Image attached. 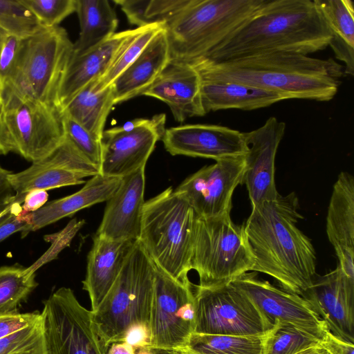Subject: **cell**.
<instances>
[{"instance_id":"277c9868","label":"cell","mask_w":354,"mask_h":354,"mask_svg":"<svg viewBox=\"0 0 354 354\" xmlns=\"http://www.w3.org/2000/svg\"><path fill=\"white\" fill-rule=\"evenodd\" d=\"M197 218L171 187L143 205L138 241L153 263L178 280H189Z\"/></svg>"},{"instance_id":"f5cc1de1","label":"cell","mask_w":354,"mask_h":354,"mask_svg":"<svg viewBox=\"0 0 354 354\" xmlns=\"http://www.w3.org/2000/svg\"><path fill=\"white\" fill-rule=\"evenodd\" d=\"M6 33L0 29V48L3 41L4 37L6 36Z\"/></svg>"},{"instance_id":"9c48e42d","label":"cell","mask_w":354,"mask_h":354,"mask_svg":"<svg viewBox=\"0 0 354 354\" xmlns=\"http://www.w3.org/2000/svg\"><path fill=\"white\" fill-rule=\"evenodd\" d=\"M194 333L261 337L274 327L232 283L211 287L194 285Z\"/></svg>"},{"instance_id":"7a4b0ae2","label":"cell","mask_w":354,"mask_h":354,"mask_svg":"<svg viewBox=\"0 0 354 354\" xmlns=\"http://www.w3.org/2000/svg\"><path fill=\"white\" fill-rule=\"evenodd\" d=\"M191 64L202 80L239 82L278 92L288 99L326 102L338 91L344 66L295 52H268L224 62L200 58Z\"/></svg>"},{"instance_id":"d6a6232c","label":"cell","mask_w":354,"mask_h":354,"mask_svg":"<svg viewBox=\"0 0 354 354\" xmlns=\"http://www.w3.org/2000/svg\"><path fill=\"white\" fill-rule=\"evenodd\" d=\"M30 267L15 266L0 267V316L17 312L38 286L35 274Z\"/></svg>"},{"instance_id":"bcb514c9","label":"cell","mask_w":354,"mask_h":354,"mask_svg":"<svg viewBox=\"0 0 354 354\" xmlns=\"http://www.w3.org/2000/svg\"><path fill=\"white\" fill-rule=\"evenodd\" d=\"M11 173L12 171L0 165V199L14 194V191L8 180V176Z\"/></svg>"},{"instance_id":"1f68e13d","label":"cell","mask_w":354,"mask_h":354,"mask_svg":"<svg viewBox=\"0 0 354 354\" xmlns=\"http://www.w3.org/2000/svg\"><path fill=\"white\" fill-rule=\"evenodd\" d=\"M266 338L193 333L187 346L199 354H265Z\"/></svg>"},{"instance_id":"ee69618b","label":"cell","mask_w":354,"mask_h":354,"mask_svg":"<svg viewBox=\"0 0 354 354\" xmlns=\"http://www.w3.org/2000/svg\"><path fill=\"white\" fill-rule=\"evenodd\" d=\"M321 344L332 354H354V344L345 342L329 331L326 334Z\"/></svg>"},{"instance_id":"c3c4849f","label":"cell","mask_w":354,"mask_h":354,"mask_svg":"<svg viewBox=\"0 0 354 354\" xmlns=\"http://www.w3.org/2000/svg\"><path fill=\"white\" fill-rule=\"evenodd\" d=\"M107 354H135V348L127 342H117L110 345Z\"/></svg>"},{"instance_id":"30bf717a","label":"cell","mask_w":354,"mask_h":354,"mask_svg":"<svg viewBox=\"0 0 354 354\" xmlns=\"http://www.w3.org/2000/svg\"><path fill=\"white\" fill-rule=\"evenodd\" d=\"M2 115L11 151L32 162L48 157L65 139L62 113L55 106L3 91Z\"/></svg>"},{"instance_id":"816d5d0a","label":"cell","mask_w":354,"mask_h":354,"mask_svg":"<svg viewBox=\"0 0 354 354\" xmlns=\"http://www.w3.org/2000/svg\"><path fill=\"white\" fill-rule=\"evenodd\" d=\"M3 93V87L2 84L0 82V105L1 106H2Z\"/></svg>"},{"instance_id":"ab89813d","label":"cell","mask_w":354,"mask_h":354,"mask_svg":"<svg viewBox=\"0 0 354 354\" xmlns=\"http://www.w3.org/2000/svg\"><path fill=\"white\" fill-rule=\"evenodd\" d=\"M23 39L6 35L0 48V82L3 85L12 76L21 51Z\"/></svg>"},{"instance_id":"3957f363","label":"cell","mask_w":354,"mask_h":354,"mask_svg":"<svg viewBox=\"0 0 354 354\" xmlns=\"http://www.w3.org/2000/svg\"><path fill=\"white\" fill-rule=\"evenodd\" d=\"M331 35L311 0H266L259 10L205 57L213 62L268 52L308 55L329 46Z\"/></svg>"},{"instance_id":"4dcf8cb0","label":"cell","mask_w":354,"mask_h":354,"mask_svg":"<svg viewBox=\"0 0 354 354\" xmlns=\"http://www.w3.org/2000/svg\"><path fill=\"white\" fill-rule=\"evenodd\" d=\"M191 0H114L130 24L138 27L153 24L166 25Z\"/></svg>"},{"instance_id":"7402d4cb","label":"cell","mask_w":354,"mask_h":354,"mask_svg":"<svg viewBox=\"0 0 354 354\" xmlns=\"http://www.w3.org/2000/svg\"><path fill=\"white\" fill-rule=\"evenodd\" d=\"M137 28L120 32L80 53H72L60 80L55 106L61 113L71 99L91 82L99 79L109 68L125 41Z\"/></svg>"},{"instance_id":"cb8c5ba5","label":"cell","mask_w":354,"mask_h":354,"mask_svg":"<svg viewBox=\"0 0 354 354\" xmlns=\"http://www.w3.org/2000/svg\"><path fill=\"white\" fill-rule=\"evenodd\" d=\"M134 243L94 236L93 245L87 257L86 277L82 281L83 289L89 296L92 312L98 308L111 288Z\"/></svg>"},{"instance_id":"f35d334b","label":"cell","mask_w":354,"mask_h":354,"mask_svg":"<svg viewBox=\"0 0 354 354\" xmlns=\"http://www.w3.org/2000/svg\"><path fill=\"white\" fill-rule=\"evenodd\" d=\"M43 27L59 24L76 11V0H21Z\"/></svg>"},{"instance_id":"836d02e7","label":"cell","mask_w":354,"mask_h":354,"mask_svg":"<svg viewBox=\"0 0 354 354\" xmlns=\"http://www.w3.org/2000/svg\"><path fill=\"white\" fill-rule=\"evenodd\" d=\"M164 28L163 24L138 27L136 32L120 48L107 71L95 81V89L100 91L111 86Z\"/></svg>"},{"instance_id":"7bdbcfd3","label":"cell","mask_w":354,"mask_h":354,"mask_svg":"<svg viewBox=\"0 0 354 354\" xmlns=\"http://www.w3.org/2000/svg\"><path fill=\"white\" fill-rule=\"evenodd\" d=\"M48 198V194L42 189H33L26 193L23 203L22 209L26 212H33L41 208Z\"/></svg>"},{"instance_id":"ac0fdd59","label":"cell","mask_w":354,"mask_h":354,"mask_svg":"<svg viewBox=\"0 0 354 354\" xmlns=\"http://www.w3.org/2000/svg\"><path fill=\"white\" fill-rule=\"evenodd\" d=\"M302 297L333 335L354 344V281L339 266L328 273L317 274Z\"/></svg>"},{"instance_id":"4fadbf2b","label":"cell","mask_w":354,"mask_h":354,"mask_svg":"<svg viewBox=\"0 0 354 354\" xmlns=\"http://www.w3.org/2000/svg\"><path fill=\"white\" fill-rule=\"evenodd\" d=\"M165 113L137 118L105 130L101 140L100 174L123 178L142 168L165 131Z\"/></svg>"},{"instance_id":"5b68a950","label":"cell","mask_w":354,"mask_h":354,"mask_svg":"<svg viewBox=\"0 0 354 354\" xmlns=\"http://www.w3.org/2000/svg\"><path fill=\"white\" fill-rule=\"evenodd\" d=\"M266 0H191L165 26L171 59L191 63L254 15Z\"/></svg>"},{"instance_id":"f546056e","label":"cell","mask_w":354,"mask_h":354,"mask_svg":"<svg viewBox=\"0 0 354 354\" xmlns=\"http://www.w3.org/2000/svg\"><path fill=\"white\" fill-rule=\"evenodd\" d=\"M95 80L80 90L61 113H64L101 141L107 117L115 105L112 86L95 89Z\"/></svg>"},{"instance_id":"b9f144b4","label":"cell","mask_w":354,"mask_h":354,"mask_svg":"<svg viewBox=\"0 0 354 354\" xmlns=\"http://www.w3.org/2000/svg\"><path fill=\"white\" fill-rule=\"evenodd\" d=\"M28 214L20 207L0 225V243L17 232H21L22 237L26 236L29 225Z\"/></svg>"},{"instance_id":"4316f807","label":"cell","mask_w":354,"mask_h":354,"mask_svg":"<svg viewBox=\"0 0 354 354\" xmlns=\"http://www.w3.org/2000/svg\"><path fill=\"white\" fill-rule=\"evenodd\" d=\"M201 92L206 113L230 109L255 110L288 100L278 92L239 82L201 80Z\"/></svg>"},{"instance_id":"f907efd6","label":"cell","mask_w":354,"mask_h":354,"mask_svg":"<svg viewBox=\"0 0 354 354\" xmlns=\"http://www.w3.org/2000/svg\"><path fill=\"white\" fill-rule=\"evenodd\" d=\"M296 354H332L321 343L317 346L306 348Z\"/></svg>"},{"instance_id":"60d3db41","label":"cell","mask_w":354,"mask_h":354,"mask_svg":"<svg viewBox=\"0 0 354 354\" xmlns=\"http://www.w3.org/2000/svg\"><path fill=\"white\" fill-rule=\"evenodd\" d=\"M41 312L19 313L18 312L0 316V339L23 328L41 316Z\"/></svg>"},{"instance_id":"2e32d148","label":"cell","mask_w":354,"mask_h":354,"mask_svg":"<svg viewBox=\"0 0 354 354\" xmlns=\"http://www.w3.org/2000/svg\"><path fill=\"white\" fill-rule=\"evenodd\" d=\"M100 174V169L86 159L65 136L62 145L46 158L32 162L26 169L8 176L15 194L33 189L49 190L85 183L84 178Z\"/></svg>"},{"instance_id":"9a60e30c","label":"cell","mask_w":354,"mask_h":354,"mask_svg":"<svg viewBox=\"0 0 354 354\" xmlns=\"http://www.w3.org/2000/svg\"><path fill=\"white\" fill-rule=\"evenodd\" d=\"M231 283L246 295L273 325L290 324L322 339L328 332L306 299L258 279L255 272L245 273Z\"/></svg>"},{"instance_id":"5bb4252c","label":"cell","mask_w":354,"mask_h":354,"mask_svg":"<svg viewBox=\"0 0 354 354\" xmlns=\"http://www.w3.org/2000/svg\"><path fill=\"white\" fill-rule=\"evenodd\" d=\"M244 156L226 158L187 177L175 190L191 205L198 217L230 215L236 187L243 184Z\"/></svg>"},{"instance_id":"484cf974","label":"cell","mask_w":354,"mask_h":354,"mask_svg":"<svg viewBox=\"0 0 354 354\" xmlns=\"http://www.w3.org/2000/svg\"><path fill=\"white\" fill-rule=\"evenodd\" d=\"M121 180L122 178L108 177L100 174L92 176L77 192L47 203L38 210L29 213L27 234L82 209L106 202L118 188Z\"/></svg>"},{"instance_id":"d6986e66","label":"cell","mask_w":354,"mask_h":354,"mask_svg":"<svg viewBox=\"0 0 354 354\" xmlns=\"http://www.w3.org/2000/svg\"><path fill=\"white\" fill-rule=\"evenodd\" d=\"M162 140L172 156L216 161L245 156L248 150L244 133L215 124H185L166 129Z\"/></svg>"},{"instance_id":"d4e9b609","label":"cell","mask_w":354,"mask_h":354,"mask_svg":"<svg viewBox=\"0 0 354 354\" xmlns=\"http://www.w3.org/2000/svg\"><path fill=\"white\" fill-rule=\"evenodd\" d=\"M170 60L169 43L165 26L111 84L115 105L142 95Z\"/></svg>"},{"instance_id":"603a6c76","label":"cell","mask_w":354,"mask_h":354,"mask_svg":"<svg viewBox=\"0 0 354 354\" xmlns=\"http://www.w3.org/2000/svg\"><path fill=\"white\" fill-rule=\"evenodd\" d=\"M326 229L338 259L337 266L354 281V178L348 172H341L333 185Z\"/></svg>"},{"instance_id":"8d00e7d4","label":"cell","mask_w":354,"mask_h":354,"mask_svg":"<svg viewBox=\"0 0 354 354\" xmlns=\"http://www.w3.org/2000/svg\"><path fill=\"white\" fill-rule=\"evenodd\" d=\"M41 28L21 0H0V29L6 35L25 39Z\"/></svg>"},{"instance_id":"e0dca14e","label":"cell","mask_w":354,"mask_h":354,"mask_svg":"<svg viewBox=\"0 0 354 354\" xmlns=\"http://www.w3.org/2000/svg\"><path fill=\"white\" fill-rule=\"evenodd\" d=\"M285 130L283 122L270 117L261 127L244 133L248 150L244 156L243 183L246 186L252 207L273 200L279 194L274 180V163Z\"/></svg>"},{"instance_id":"681fc988","label":"cell","mask_w":354,"mask_h":354,"mask_svg":"<svg viewBox=\"0 0 354 354\" xmlns=\"http://www.w3.org/2000/svg\"><path fill=\"white\" fill-rule=\"evenodd\" d=\"M151 354H198L187 346L176 348H159L149 346Z\"/></svg>"},{"instance_id":"83f0119b","label":"cell","mask_w":354,"mask_h":354,"mask_svg":"<svg viewBox=\"0 0 354 354\" xmlns=\"http://www.w3.org/2000/svg\"><path fill=\"white\" fill-rule=\"evenodd\" d=\"M330 35L329 46L344 63V74L354 75V8L351 0H313Z\"/></svg>"},{"instance_id":"ffe728a7","label":"cell","mask_w":354,"mask_h":354,"mask_svg":"<svg viewBox=\"0 0 354 354\" xmlns=\"http://www.w3.org/2000/svg\"><path fill=\"white\" fill-rule=\"evenodd\" d=\"M145 167L122 178L106 201L96 235L113 241H138L145 203Z\"/></svg>"},{"instance_id":"52a82bcc","label":"cell","mask_w":354,"mask_h":354,"mask_svg":"<svg viewBox=\"0 0 354 354\" xmlns=\"http://www.w3.org/2000/svg\"><path fill=\"white\" fill-rule=\"evenodd\" d=\"M73 50V43L64 28H41L23 39L16 68L3 91L23 100L55 106L57 88Z\"/></svg>"},{"instance_id":"8992f818","label":"cell","mask_w":354,"mask_h":354,"mask_svg":"<svg viewBox=\"0 0 354 354\" xmlns=\"http://www.w3.org/2000/svg\"><path fill=\"white\" fill-rule=\"evenodd\" d=\"M153 277L154 264L138 240L111 288L92 312L97 332L107 348L123 342L132 328L149 327Z\"/></svg>"},{"instance_id":"44dd1931","label":"cell","mask_w":354,"mask_h":354,"mask_svg":"<svg viewBox=\"0 0 354 354\" xmlns=\"http://www.w3.org/2000/svg\"><path fill=\"white\" fill-rule=\"evenodd\" d=\"M142 95L166 103L178 122L206 114L201 98L200 76L189 62L171 59Z\"/></svg>"},{"instance_id":"8fae6325","label":"cell","mask_w":354,"mask_h":354,"mask_svg":"<svg viewBox=\"0 0 354 354\" xmlns=\"http://www.w3.org/2000/svg\"><path fill=\"white\" fill-rule=\"evenodd\" d=\"M149 327L150 346L159 348L187 346L195 329L194 285L171 277L155 264Z\"/></svg>"},{"instance_id":"6da1fadb","label":"cell","mask_w":354,"mask_h":354,"mask_svg":"<svg viewBox=\"0 0 354 354\" xmlns=\"http://www.w3.org/2000/svg\"><path fill=\"white\" fill-rule=\"evenodd\" d=\"M295 192L254 207L243 225L253 256L252 272L274 278L281 288L302 297L316 273V254L310 239L297 227L299 212Z\"/></svg>"},{"instance_id":"7c38bea8","label":"cell","mask_w":354,"mask_h":354,"mask_svg":"<svg viewBox=\"0 0 354 354\" xmlns=\"http://www.w3.org/2000/svg\"><path fill=\"white\" fill-rule=\"evenodd\" d=\"M48 354H107L91 310L62 287L44 301L41 311Z\"/></svg>"},{"instance_id":"7dc6e473","label":"cell","mask_w":354,"mask_h":354,"mask_svg":"<svg viewBox=\"0 0 354 354\" xmlns=\"http://www.w3.org/2000/svg\"><path fill=\"white\" fill-rule=\"evenodd\" d=\"M11 151L3 121L2 106L0 105V155H6Z\"/></svg>"},{"instance_id":"d590c367","label":"cell","mask_w":354,"mask_h":354,"mask_svg":"<svg viewBox=\"0 0 354 354\" xmlns=\"http://www.w3.org/2000/svg\"><path fill=\"white\" fill-rule=\"evenodd\" d=\"M0 354H48L42 314L28 326L0 339Z\"/></svg>"},{"instance_id":"f1b7e54d","label":"cell","mask_w":354,"mask_h":354,"mask_svg":"<svg viewBox=\"0 0 354 354\" xmlns=\"http://www.w3.org/2000/svg\"><path fill=\"white\" fill-rule=\"evenodd\" d=\"M80 32L73 53H84L106 40L115 32L118 19L107 0H76Z\"/></svg>"},{"instance_id":"ba28073f","label":"cell","mask_w":354,"mask_h":354,"mask_svg":"<svg viewBox=\"0 0 354 354\" xmlns=\"http://www.w3.org/2000/svg\"><path fill=\"white\" fill-rule=\"evenodd\" d=\"M254 264L243 225L235 224L230 215L197 218L191 269L198 274L199 286L230 283L252 272Z\"/></svg>"},{"instance_id":"e575fe53","label":"cell","mask_w":354,"mask_h":354,"mask_svg":"<svg viewBox=\"0 0 354 354\" xmlns=\"http://www.w3.org/2000/svg\"><path fill=\"white\" fill-rule=\"evenodd\" d=\"M322 340L292 324L277 322L266 335L265 354H296L319 344Z\"/></svg>"},{"instance_id":"f6af8a7d","label":"cell","mask_w":354,"mask_h":354,"mask_svg":"<svg viewBox=\"0 0 354 354\" xmlns=\"http://www.w3.org/2000/svg\"><path fill=\"white\" fill-rule=\"evenodd\" d=\"M123 342L128 343L134 348L150 346L149 328L142 326L132 328L127 334Z\"/></svg>"},{"instance_id":"74e56055","label":"cell","mask_w":354,"mask_h":354,"mask_svg":"<svg viewBox=\"0 0 354 354\" xmlns=\"http://www.w3.org/2000/svg\"><path fill=\"white\" fill-rule=\"evenodd\" d=\"M62 113L66 136L77 149L100 169L102 156L101 141L81 124L64 113Z\"/></svg>"}]
</instances>
